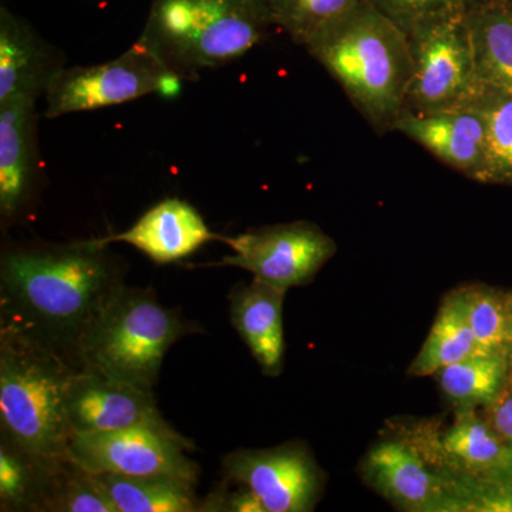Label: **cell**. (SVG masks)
I'll return each instance as SVG.
<instances>
[{
	"mask_svg": "<svg viewBox=\"0 0 512 512\" xmlns=\"http://www.w3.org/2000/svg\"><path fill=\"white\" fill-rule=\"evenodd\" d=\"M126 265L99 238L8 244L0 256V332L79 370L84 332L124 285Z\"/></svg>",
	"mask_w": 512,
	"mask_h": 512,
	"instance_id": "obj_1",
	"label": "cell"
},
{
	"mask_svg": "<svg viewBox=\"0 0 512 512\" xmlns=\"http://www.w3.org/2000/svg\"><path fill=\"white\" fill-rule=\"evenodd\" d=\"M306 50L379 136L396 131L412 79L409 40L402 30L367 3Z\"/></svg>",
	"mask_w": 512,
	"mask_h": 512,
	"instance_id": "obj_2",
	"label": "cell"
},
{
	"mask_svg": "<svg viewBox=\"0 0 512 512\" xmlns=\"http://www.w3.org/2000/svg\"><path fill=\"white\" fill-rule=\"evenodd\" d=\"M271 28L269 0H153L137 42L188 80L244 56Z\"/></svg>",
	"mask_w": 512,
	"mask_h": 512,
	"instance_id": "obj_3",
	"label": "cell"
},
{
	"mask_svg": "<svg viewBox=\"0 0 512 512\" xmlns=\"http://www.w3.org/2000/svg\"><path fill=\"white\" fill-rule=\"evenodd\" d=\"M198 330L151 289L124 284L84 332L79 370L153 392L168 350Z\"/></svg>",
	"mask_w": 512,
	"mask_h": 512,
	"instance_id": "obj_4",
	"label": "cell"
},
{
	"mask_svg": "<svg viewBox=\"0 0 512 512\" xmlns=\"http://www.w3.org/2000/svg\"><path fill=\"white\" fill-rule=\"evenodd\" d=\"M73 372L55 353L0 332L2 436L47 467L72 460L64 394Z\"/></svg>",
	"mask_w": 512,
	"mask_h": 512,
	"instance_id": "obj_5",
	"label": "cell"
},
{
	"mask_svg": "<svg viewBox=\"0 0 512 512\" xmlns=\"http://www.w3.org/2000/svg\"><path fill=\"white\" fill-rule=\"evenodd\" d=\"M406 36L412 57L406 113L464 109L478 89L467 15L429 23Z\"/></svg>",
	"mask_w": 512,
	"mask_h": 512,
	"instance_id": "obj_6",
	"label": "cell"
},
{
	"mask_svg": "<svg viewBox=\"0 0 512 512\" xmlns=\"http://www.w3.org/2000/svg\"><path fill=\"white\" fill-rule=\"evenodd\" d=\"M181 82L153 52L136 42L111 62L60 70L45 96V117L117 106L151 93L173 94Z\"/></svg>",
	"mask_w": 512,
	"mask_h": 512,
	"instance_id": "obj_7",
	"label": "cell"
},
{
	"mask_svg": "<svg viewBox=\"0 0 512 512\" xmlns=\"http://www.w3.org/2000/svg\"><path fill=\"white\" fill-rule=\"evenodd\" d=\"M221 242L232 254L207 266L244 269L256 281L284 291L311 284L338 252L336 242L309 221L252 228L235 237L221 235Z\"/></svg>",
	"mask_w": 512,
	"mask_h": 512,
	"instance_id": "obj_8",
	"label": "cell"
},
{
	"mask_svg": "<svg viewBox=\"0 0 512 512\" xmlns=\"http://www.w3.org/2000/svg\"><path fill=\"white\" fill-rule=\"evenodd\" d=\"M191 440L173 426H138L103 433L76 434L69 456L90 473L173 476L198 483L200 467L187 456Z\"/></svg>",
	"mask_w": 512,
	"mask_h": 512,
	"instance_id": "obj_9",
	"label": "cell"
},
{
	"mask_svg": "<svg viewBox=\"0 0 512 512\" xmlns=\"http://www.w3.org/2000/svg\"><path fill=\"white\" fill-rule=\"evenodd\" d=\"M227 483L244 485L266 512H311L322 497L325 474L305 444L247 448L222 460Z\"/></svg>",
	"mask_w": 512,
	"mask_h": 512,
	"instance_id": "obj_10",
	"label": "cell"
},
{
	"mask_svg": "<svg viewBox=\"0 0 512 512\" xmlns=\"http://www.w3.org/2000/svg\"><path fill=\"white\" fill-rule=\"evenodd\" d=\"M36 100L0 101V220L2 227L28 217L40 191Z\"/></svg>",
	"mask_w": 512,
	"mask_h": 512,
	"instance_id": "obj_11",
	"label": "cell"
},
{
	"mask_svg": "<svg viewBox=\"0 0 512 512\" xmlns=\"http://www.w3.org/2000/svg\"><path fill=\"white\" fill-rule=\"evenodd\" d=\"M64 406L73 436L171 426L158 410L153 392L84 370H76L67 380Z\"/></svg>",
	"mask_w": 512,
	"mask_h": 512,
	"instance_id": "obj_12",
	"label": "cell"
},
{
	"mask_svg": "<svg viewBox=\"0 0 512 512\" xmlns=\"http://www.w3.org/2000/svg\"><path fill=\"white\" fill-rule=\"evenodd\" d=\"M363 480L393 507L407 512H450L446 481L409 440H384L360 461Z\"/></svg>",
	"mask_w": 512,
	"mask_h": 512,
	"instance_id": "obj_13",
	"label": "cell"
},
{
	"mask_svg": "<svg viewBox=\"0 0 512 512\" xmlns=\"http://www.w3.org/2000/svg\"><path fill=\"white\" fill-rule=\"evenodd\" d=\"M396 131L426 148L457 173L476 183L488 184L487 127L477 110L466 107L429 114L406 113L397 123Z\"/></svg>",
	"mask_w": 512,
	"mask_h": 512,
	"instance_id": "obj_14",
	"label": "cell"
},
{
	"mask_svg": "<svg viewBox=\"0 0 512 512\" xmlns=\"http://www.w3.org/2000/svg\"><path fill=\"white\" fill-rule=\"evenodd\" d=\"M406 439L440 471L481 474L512 464V450L480 409L457 407L453 423L441 436L429 433Z\"/></svg>",
	"mask_w": 512,
	"mask_h": 512,
	"instance_id": "obj_15",
	"label": "cell"
},
{
	"mask_svg": "<svg viewBox=\"0 0 512 512\" xmlns=\"http://www.w3.org/2000/svg\"><path fill=\"white\" fill-rule=\"evenodd\" d=\"M64 69V56L26 20L0 9V101L10 97L37 100Z\"/></svg>",
	"mask_w": 512,
	"mask_h": 512,
	"instance_id": "obj_16",
	"label": "cell"
},
{
	"mask_svg": "<svg viewBox=\"0 0 512 512\" xmlns=\"http://www.w3.org/2000/svg\"><path fill=\"white\" fill-rule=\"evenodd\" d=\"M103 244L124 242L137 248L157 264L181 261L210 241H221L200 212L178 198H168L150 208L127 231L99 238Z\"/></svg>",
	"mask_w": 512,
	"mask_h": 512,
	"instance_id": "obj_17",
	"label": "cell"
},
{
	"mask_svg": "<svg viewBox=\"0 0 512 512\" xmlns=\"http://www.w3.org/2000/svg\"><path fill=\"white\" fill-rule=\"evenodd\" d=\"M286 292L254 279L229 293L232 326L266 376L276 377L284 370Z\"/></svg>",
	"mask_w": 512,
	"mask_h": 512,
	"instance_id": "obj_18",
	"label": "cell"
},
{
	"mask_svg": "<svg viewBox=\"0 0 512 512\" xmlns=\"http://www.w3.org/2000/svg\"><path fill=\"white\" fill-rule=\"evenodd\" d=\"M467 22L478 84L512 92V9L504 0H477Z\"/></svg>",
	"mask_w": 512,
	"mask_h": 512,
	"instance_id": "obj_19",
	"label": "cell"
},
{
	"mask_svg": "<svg viewBox=\"0 0 512 512\" xmlns=\"http://www.w3.org/2000/svg\"><path fill=\"white\" fill-rule=\"evenodd\" d=\"M117 512H202L195 485L173 476L94 474Z\"/></svg>",
	"mask_w": 512,
	"mask_h": 512,
	"instance_id": "obj_20",
	"label": "cell"
},
{
	"mask_svg": "<svg viewBox=\"0 0 512 512\" xmlns=\"http://www.w3.org/2000/svg\"><path fill=\"white\" fill-rule=\"evenodd\" d=\"M477 353L484 352L478 348L476 336L468 323L460 286L444 296L429 335L407 373L413 377L434 376L444 367Z\"/></svg>",
	"mask_w": 512,
	"mask_h": 512,
	"instance_id": "obj_21",
	"label": "cell"
},
{
	"mask_svg": "<svg viewBox=\"0 0 512 512\" xmlns=\"http://www.w3.org/2000/svg\"><path fill=\"white\" fill-rule=\"evenodd\" d=\"M441 392L457 407L485 409L497 402L510 382L505 353H477L434 375Z\"/></svg>",
	"mask_w": 512,
	"mask_h": 512,
	"instance_id": "obj_22",
	"label": "cell"
},
{
	"mask_svg": "<svg viewBox=\"0 0 512 512\" xmlns=\"http://www.w3.org/2000/svg\"><path fill=\"white\" fill-rule=\"evenodd\" d=\"M367 0H269L272 22L302 47H309L348 22Z\"/></svg>",
	"mask_w": 512,
	"mask_h": 512,
	"instance_id": "obj_23",
	"label": "cell"
},
{
	"mask_svg": "<svg viewBox=\"0 0 512 512\" xmlns=\"http://www.w3.org/2000/svg\"><path fill=\"white\" fill-rule=\"evenodd\" d=\"M56 468L39 463L22 448L2 436L0 510L43 512L50 478Z\"/></svg>",
	"mask_w": 512,
	"mask_h": 512,
	"instance_id": "obj_24",
	"label": "cell"
},
{
	"mask_svg": "<svg viewBox=\"0 0 512 512\" xmlns=\"http://www.w3.org/2000/svg\"><path fill=\"white\" fill-rule=\"evenodd\" d=\"M466 107L477 110L487 127L488 185L512 187V92L478 84L476 94Z\"/></svg>",
	"mask_w": 512,
	"mask_h": 512,
	"instance_id": "obj_25",
	"label": "cell"
},
{
	"mask_svg": "<svg viewBox=\"0 0 512 512\" xmlns=\"http://www.w3.org/2000/svg\"><path fill=\"white\" fill-rule=\"evenodd\" d=\"M437 471L446 481L450 512H512V464L481 474Z\"/></svg>",
	"mask_w": 512,
	"mask_h": 512,
	"instance_id": "obj_26",
	"label": "cell"
},
{
	"mask_svg": "<svg viewBox=\"0 0 512 512\" xmlns=\"http://www.w3.org/2000/svg\"><path fill=\"white\" fill-rule=\"evenodd\" d=\"M468 323L484 353H505L510 333L508 291L485 284L461 286Z\"/></svg>",
	"mask_w": 512,
	"mask_h": 512,
	"instance_id": "obj_27",
	"label": "cell"
},
{
	"mask_svg": "<svg viewBox=\"0 0 512 512\" xmlns=\"http://www.w3.org/2000/svg\"><path fill=\"white\" fill-rule=\"evenodd\" d=\"M43 512H117V508L94 474L69 460L53 471Z\"/></svg>",
	"mask_w": 512,
	"mask_h": 512,
	"instance_id": "obj_28",
	"label": "cell"
},
{
	"mask_svg": "<svg viewBox=\"0 0 512 512\" xmlns=\"http://www.w3.org/2000/svg\"><path fill=\"white\" fill-rule=\"evenodd\" d=\"M404 35L439 20L467 15L477 0H367Z\"/></svg>",
	"mask_w": 512,
	"mask_h": 512,
	"instance_id": "obj_29",
	"label": "cell"
},
{
	"mask_svg": "<svg viewBox=\"0 0 512 512\" xmlns=\"http://www.w3.org/2000/svg\"><path fill=\"white\" fill-rule=\"evenodd\" d=\"M220 487L202 500V512H266L259 498L244 485Z\"/></svg>",
	"mask_w": 512,
	"mask_h": 512,
	"instance_id": "obj_30",
	"label": "cell"
},
{
	"mask_svg": "<svg viewBox=\"0 0 512 512\" xmlns=\"http://www.w3.org/2000/svg\"><path fill=\"white\" fill-rule=\"evenodd\" d=\"M481 412L493 429L497 431L498 436L512 450V380L508 382V386L498 397L497 402L481 409Z\"/></svg>",
	"mask_w": 512,
	"mask_h": 512,
	"instance_id": "obj_31",
	"label": "cell"
},
{
	"mask_svg": "<svg viewBox=\"0 0 512 512\" xmlns=\"http://www.w3.org/2000/svg\"><path fill=\"white\" fill-rule=\"evenodd\" d=\"M508 302H510V333H508V345L505 350L508 366H510V380H512V289L508 291Z\"/></svg>",
	"mask_w": 512,
	"mask_h": 512,
	"instance_id": "obj_32",
	"label": "cell"
},
{
	"mask_svg": "<svg viewBox=\"0 0 512 512\" xmlns=\"http://www.w3.org/2000/svg\"><path fill=\"white\" fill-rule=\"evenodd\" d=\"M504 2L512 9V0H504Z\"/></svg>",
	"mask_w": 512,
	"mask_h": 512,
	"instance_id": "obj_33",
	"label": "cell"
}]
</instances>
